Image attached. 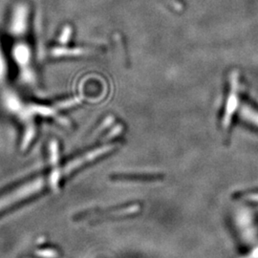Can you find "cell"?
<instances>
[{
	"instance_id": "cell-1",
	"label": "cell",
	"mask_w": 258,
	"mask_h": 258,
	"mask_svg": "<svg viewBox=\"0 0 258 258\" xmlns=\"http://www.w3.org/2000/svg\"><path fill=\"white\" fill-rule=\"evenodd\" d=\"M27 8L25 6H19L15 11L12 19L11 31L16 35H20L24 33L27 28Z\"/></svg>"
},
{
	"instance_id": "cell-2",
	"label": "cell",
	"mask_w": 258,
	"mask_h": 258,
	"mask_svg": "<svg viewBox=\"0 0 258 258\" xmlns=\"http://www.w3.org/2000/svg\"><path fill=\"white\" fill-rule=\"evenodd\" d=\"M14 56L20 66H26L30 60V50L25 44H18L14 49Z\"/></svg>"
},
{
	"instance_id": "cell-3",
	"label": "cell",
	"mask_w": 258,
	"mask_h": 258,
	"mask_svg": "<svg viewBox=\"0 0 258 258\" xmlns=\"http://www.w3.org/2000/svg\"><path fill=\"white\" fill-rule=\"evenodd\" d=\"M86 49L82 48H66L57 47L52 50V55L55 56H67V55H81L86 54Z\"/></svg>"
},
{
	"instance_id": "cell-4",
	"label": "cell",
	"mask_w": 258,
	"mask_h": 258,
	"mask_svg": "<svg viewBox=\"0 0 258 258\" xmlns=\"http://www.w3.org/2000/svg\"><path fill=\"white\" fill-rule=\"evenodd\" d=\"M71 28L70 26H66V27L62 30V32H61V35H60V37L58 38V41L60 42V43H62V44H65V43H67L68 42V40L70 39V37H71Z\"/></svg>"
},
{
	"instance_id": "cell-5",
	"label": "cell",
	"mask_w": 258,
	"mask_h": 258,
	"mask_svg": "<svg viewBox=\"0 0 258 258\" xmlns=\"http://www.w3.org/2000/svg\"><path fill=\"white\" fill-rule=\"evenodd\" d=\"M3 56L1 55L0 53V80H2L5 76V65H4V60L2 58Z\"/></svg>"
}]
</instances>
